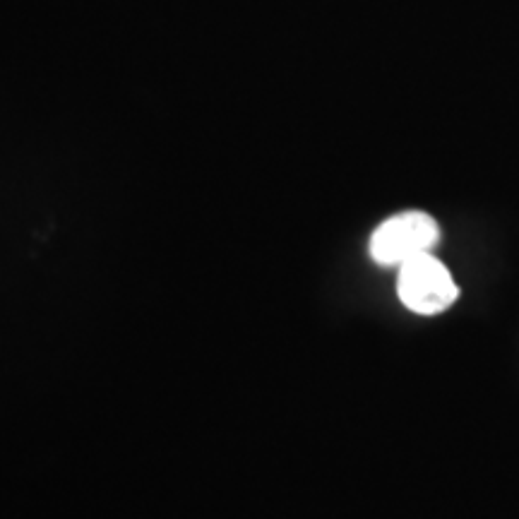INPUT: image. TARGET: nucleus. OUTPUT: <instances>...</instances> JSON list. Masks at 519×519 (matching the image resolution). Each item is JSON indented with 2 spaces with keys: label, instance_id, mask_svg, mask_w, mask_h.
Returning a JSON list of instances; mask_svg holds the SVG:
<instances>
[{
  "label": "nucleus",
  "instance_id": "nucleus-1",
  "mask_svg": "<svg viewBox=\"0 0 519 519\" xmlns=\"http://www.w3.org/2000/svg\"><path fill=\"white\" fill-rule=\"evenodd\" d=\"M440 241V226L426 212H402L383 222L371 236V258L383 267H402L404 262L431 253Z\"/></svg>",
  "mask_w": 519,
  "mask_h": 519
},
{
  "label": "nucleus",
  "instance_id": "nucleus-2",
  "mask_svg": "<svg viewBox=\"0 0 519 519\" xmlns=\"http://www.w3.org/2000/svg\"><path fill=\"white\" fill-rule=\"evenodd\" d=\"M397 294L411 313L438 315L457 301L459 289L443 262L423 253L399 267Z\"/></svg>",
  "mask_w": 519,
  "mask_h": 519
}]
</instances>
